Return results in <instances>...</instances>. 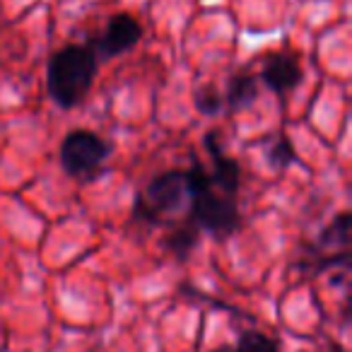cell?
Returning <instances> with one entry per match:
<instances>
[{
    "instance_id": "cell-1",
    "label": "cell",
    "mask_w": 352,
    "mask_h": 352,
    "mask_svg": "<svg viewBox=\"0 0 352 352\" xmlns=\"http://www.w3.org/2000/svg\"><path fill=\"white\" fill-rule=\"evenodd\" d=\"M184 176H186V198L191 201L188 222L217 239L234 234L239 227V206L234 198L225 196L212 186L210 174L201 162H193L191 169L184 171Z\"/></svg>"
},
{
    "instance_id": "cell-2",
    "label": "cell",
    "mask_w": 352,
    "mask_h": 352,
    "mask_svg": "<svg viewBox=\"0 0 352 352\" xmlns=\"http://www.w3.org/2000/svg\"><path fill=\"white\" fill-rule=\"evenodd\" d=\"M97 75V56L89 46L70 44L56 51L49 60L46 87L60 109H75L87 97Z\"/></svg>"
},
{
    "instance_id": "cell-3",
    "label": "cell",
    "mask_w": 352,
    "mask_h": 352,
    "mask_svg": "<svg viewBox=\"0 0 352 352\" xmlns=\"http://www.w3.org/2000/svg\"><path fill=\"white\" fill-rule=\"evenodd\" d=\"M111 155V142L92 131H73L63 138L58 150L60 166L68 176L82 179L97 171Z\"/></svg>"
},
{
    "instance_id": "cell-4",
    "label": "cell",
    "mask_w": 352,
    "mask_h": 352,
    "mask_svg": "<svg viewBox=\"0 0 352 352\" xmlns=\"http://www.w3.org/2000/svg\"><path fill=\"white\" fill-rule=\"evenodd\" d=\"M186 201V176L182 169H169L155 176L145 188V196H138L135 217L157 222V217L171 215Z\"/></svg>"
},
{
    "instance_id": "cell-5",
    "label": "cell",
    "mask_w": 352,
    "mask_h": 352,
    "mask_svg": "<svg viewBox=\"0 0 352 352\" xmlns=\"http://www.w3.org/2000/svg\"><path fill=\"white\" fill-rule=\"evenodd\" d=\"M140 36H142V27L138 25L135 17L126 15V12H118V15H113L111 20H109L107 30L94 41L92 51L97 58L99 56H102L104 60L116 58V56L131 51L133 46L140 41Z\"/></svg>"
},
{
    "instance_id": "cell-6",
    "label": "cell",
    "mask_w": 352,
    "mask_h": 352,
    "mask_svg": "<svg viewBox=\"0 0 352 352\" xmlns=\"http://www.w3.org/2000/svg\"><path fill=\"white\" fill-rule=\"evenodd\" d=\"M206 150L212 157V174H210L212 186L220 193H225V196L234 198L239 193V184H241L239 162L225 155V150L220 145V133L217 131H210L206 135Z\"/></svg>"
},
{
    "instance_id": "cell-7",
    "label": "cell",
    "mask_w": 352,
    "mask_h": 352,
    "mask_svg": "<svg viewBox=\"0 0 352 352\" xmlns=\"http://www.w3.org/2000/svg\"><path fill=\"white\" fill-rule=\"evenodd\" d=\"M261 78H263V82L268 85L275 94H285V92H292L294 87H299V82H302V78H304V70L294 56L275 54L265 60Z\"/></svg>"
},
{
    "instance_id": "cell-8",
    "label": "cell",
    "mask_w": 352,
    "mask_h": 352,
    "mask_svg": "<svg viewBox=\"0 0 352 352\" xmlns=\"http://www.w3.org/2000/svg\"><path fill=\"white\" fill-rule=\"evenodd\" d=\"M258 99V82L254 75H234L227 85L225 102L230 104V109L234 111H244L251 104Z\"/></svg>"
},
{
    "instance_id": "cell-9",
    "label": "cell",
    "mask_w": 352,
    "mask_h": 352,
    "mask_svg": "<svg viewBox=\"0 0 352 352\" xmlns=\"http://www.w3.org/2000/svg\"><path fill=\"white\" fill-rule=\"evenodd\" d=\"M198 236H201V230L193 222H188V225L176 227V230H171L164 236V249L171 256H176L179 261H186L193 254V249L198 246V241H201Z\"/></svg>"
},
{
    "instance_id": "cell-10",
    "label": "cell",
    "mask_w": 352,
    "mask_h": 352,
    "mask_svg": "<svg viewBox=\"0 0 352 352\" xmlns=\"http://www.w3.org/2000/svg\"><path fill=\"white\" fill-rule=\"evenodd\" d=\"M234 352H280V342L261 331H244L236 340Z\"/></svg>"
},
{
    "instance_id": "cell-11",
    "label": "cell",
    "mask_w": 352,
    "mask_h": 352,
    "mask_svg": "<svg viewBox=\"0 0 352 352\" xmlns=\"http://www.w3.org/2000/svg\"><path fill=\"white\" fill-rule=\"evenodd\" d=\"M265 160L273 169H287L297 162V152H294L292 142L285 135H280L278 140L270 142V147L265 150Z\"/></svg>"
},
{
    "instance_id": "cell-12",
    "label": "cell",
    "mask_w": 352,
    "mask_h": 352,
    "mask_svg": "<svg viewBox=\"0 0 352 352\" xmlns=\"http://www.w3.org/2000/svg\"><path fill=\"white\" fill-rule=\"evenodd\" d=\"M193 104H196V109L203 113V116H217V113L222 111L225 99H222V94L217 92V87H212V85H203V87L196 89Z\"/></svg>"
},
{
    "instance_id": "cell-13",
    "label": "cell",
    "mask_w": 352,
    "mask_h": 352,
    "mask_svg": "<svg viewBox=\"0 0 352 352\" xmlns=\"http://www.w3.org/2000/svg\"><path fill=\"white\" fill-rule=\"evenodd\" d=\"M210 352H234V347H217V350H210Z\"/></svg>"
}]
</instances>
